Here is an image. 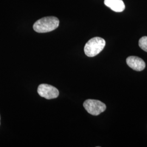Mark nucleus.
I'll use <instances>...</instances> for the list:
<instances>
[{"label":"nucleus","mask_w":147,"mask_h":147,"mask_svg":"<svg viewBox=\"0 0 147 147\" xmlns=\"http://www.w3.org/2000/svg\"><path fill=\"white\" fill-rule=\"evenodd\" d=\"M59 24L57 18L47 16L37 20L33 25V29L38 33H47L56 30Z\"/></svg>","instance_id":"1"},{"label":"nucleus","mask_w":147,"mask_h":147,"mask_svg":"<svg viewBox=\"0 0 147 147\" xmlns=\"http://www.w3.org/2000/svg\"><path fill=\"white\" fill-rule=\"evenodd\" d=\"M105 45L106 42L102 38H93L86 44L84 47V53L88 57H94L102 51Z\"/></svg>","instance_id":"2"},{"label":"nucleus","mask_w":147,"mask_h":147,"mask_svg":"<svg viewBox=\"0 0 147 147\" xmlns=\"http://www.w3.org/2000/svg\"><path fill=\"white\" fill-rule=\"evenodd\" d=\"M84 107L89 114L93 116H98L104 112L106 106L99 100L88 99L84 102Z\"/></svg>","instance_id":"3"},{"label":"nucleus","mask_w":147,"mask_h":147,"mask_svg":"<svg viewBox=\"0 0 147 147\" xmlns=\"http://www.w3.org/2000/svg\"><path fill=\"white\" fill-rule=\"evenodd\" d=\"M37 91L40 96L48 100L57 98L59 94L58 89L50 84H40Z\"/></svg>","instance_id":"4"},{"label":"nucleus","mask_w":147,"mask_h":147,"mask_svg":"<svg viewBox=\"0 0 147 147\" xmlns=\"http://www.w3.org/2000/svg\"><path fill=\"white\" fill-rule=\"evenodd\" d=\"M126 63L135 71H141L146 67V63L142 58L136 56H129L126 59Z\"/></svg>","instance_id":"5"},{"label":"nucleus","mask_w":147,"mask_h":147,"mask_svg":"<svg viewBox=\"0 0 147 147\" xmlns=\"http://www.w3.org/2000/svg\"><path fill=\"white\" fill-rule=\"evenodd\" d=\"M104 3L111 9L116 12H121L125 8V4L122 0H105Z\"/></svg>","instance_id":"6"},{"label":"nucleus","mask_w":147,"mask_h":147,"mask_svg":"<svg viewBox=\"0 0 147 147\" xmlns=\"http://www.w3.org/2000/svg\"><path fill=\"white\" fill-rule=\"evenodd\" d=\"M138 44L143 50L147 52V37H143L140 39Z\"/></svg>","instance_id":"7"},{"label":"nucleus","mask_w":147,"mask_h":147,"mask_svg":"<svg viewBox=\"0 0 147 147\" xmlns=\"http://www.w3.org/2000/svg\"><path fill=\"white\" fill-rule=\"evenodd\" d=\"M0 119H1V117H0ZM0 124H1V123H0Z\"/></svg>","instance_id":"8"}]
</instances>
